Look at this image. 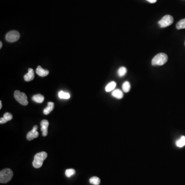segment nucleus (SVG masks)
Here are the masks:
<instances>
[{"label": "nucleus", "instance_id": "1", "mask_svg": "<svg viewBox=\"0 0 185 185\" xmlns=\"http://www.w3.org/2000/svg\"><path fill=\"white\" fill-rule=\"evenodd\" d=\"M47 154L45 152H41L36 154L34 156L32 165L35 168H41L44 160L47 158Z\"/></svg>", "mask_w": 185, "mask_h": 185}, {"label": "nucleus", "instance_id": "2", "mask_svg": "<svg viewBox=\"0 0 185 185\" xmlns=\"http://www.w3.org/2000/svg\"><path fill=\"white\" fill-rule=\"evenodd\" d=\"M14 174L12 170L9 168H6L0 172V183L6 184L12 179Z\"/></svg>", "mask_w": 185, "mask_h": 185}, {"label": "nucleus", "instance_id": "3", "mask_svg": "<svg viewBox=\"0 0 185 185\" xmlns=\"http://www.w3.org/2000/svg\"><path fill=\"white\" fill-rule=\"evenodd\" d=\"M168 59V57L166 54L159 53L154 57L152 60V64L153 66L159 65L161 66L166 63Z\"/></svg>", "mask_w": 185, "mask_h": 185}, {"label": "nucleus", "instance_id": "4", "mask_svg": "<svg viewBox=\"0 0 185 185\" xmlns=\"http://www.w3.org/2000/svg\"><path fill=\"white\" fill-rule=\"evenodd\" d=\"M14 97L19 103L23 105H27L28 104V97L24 92H22L18 90L14 92Z\"/></svg>", "mask_w": 185, "mask_h": 185}, {"label": "nucleus", "instance_id": "5", "mask_svg": "<svg viewBox=\"0 0 185 185\" xmlns=\"http://www.w3.org/2000/svg\"><path fill=\"white\" fill-rule=\"evenodd\" d=\"M174 19L172 16L170 15H166L161 19L158 23L159 27L161 28H166L172 24Z\"/></svg>", "mask_w": 185, "mask_h": 185}, {"label": "nucleus", "instance_id": "6", "mask_svg": "<svg viewBox=\"0 0 185 185\" xmlns=\"http://www.w3.org/2000/svg\"><path fill=\"white\" fill-rule=\"evenodd\" d=\"M20 33L18 31H12L8 32L6 35L5 39L9 42H14L20 38Z\"/></svg>", "mask_w": 185, "mask_h": 185}, {"label": "nucleus", "instance_id": "7", "mask_svg": "<svg viewBox=\"0 0 185 185\" xmlns=\"http://www.w3.org/2000/svg\"><path fill=\"white\" fill-rule=\"evenodd\" d=\"M38 127L37 126H35L33 127V129L31 131H29L27 134L26 138L28 140L31 141L33 140L34 138H37L39 136V133L37 131Z\"/></svg>", "mask_w": 185, "mask_h": 185}, {"label": "nucleus", "instance_id": "8", "mask_svg": "<svg viewBox=\"0 0 185 185\" xmlns=\"http://www.w3.org/2000/svg\"><path fill=\"white\" fill-rule=\"evenodd\" d=\"M41 125V130L42 132L43 136L45 137L48 134V127L49 126V122L48 120H42L40 123Z\"/></svg>", "mask_w": 185, "mask_h": 185}, {"label": "nucleus", "instance_id": "9", "mask_svg": "<svg viewBox=\"0 0 185 185\" xmlns=\"http://www.w3.org/2000/svg\"><path fill=\"white\" fill-rule=\"evenodd\" d=\"M34 78H35V73H34L33 69L29 68L28 69V73L25 75L24 76V79L25 81H26L27 82H29V81L32 80L34 79Z\"/></svg>", "mask_w": 185, "mask_h": 185}, {"label": "nucleus", "instance_id": "10", "mask_svg": "<svg viewBox=\"0 0 185 185\" xmlns=\"http://www.w3.org/2000/svg\"><path fill=\"white\" fill-rule=\"evenodd\" d=\"M12 118H13V117H12V114L10 113H6L4 114L3 117L1 118V119H0V123L1 124H4V123H6V122L11 120Z\"/></svg>", "mask_w": 185, "mask_h": 185}, {"label": "nucleus", "instance_id": "11", "mask_svg": "<svg viewBox=\"0 0 185 185\" xmlns=\"http://www.w3.org/2000/svg\"><path fill=\"white\" fill-rule=\"evenodd\" d=\"M36 71L37 74L42 77L47 76L49 74V71L44 70L43 68L41 67V66H38Z\"/></svg>", "mask_w": 185, "mask_h": 185}, {"label": "nucleus", "instance_id": "12", "mask_svg": "<svg viewBox=\"0 0 185 185\" xmlns=\"http://www.w3.org/2000/svg\"><path fill=\"white\" fill-rule=\"evenodd\" d=\"M54 108V103L53 102H48L47 107L45 109H44L43 110V113L45 115H48L53 110Z\"/></svg>", "mask_w": 185, "mask_h": 185}, {"label": "nucleus", "instance_id": "13", "mask_svg": "<svg viewBox=\"0 0 185 185\" xmlns=\"http://www.w3.org/2000/svg\"><path fill=\"white\" fill-rule=\"evenodd\" d=\"M32 99L37 103H41L44 101V97L41 94H37L32 96Z\"/></svg>", "mask_w": 185, "mask_h": 185}, {"label": "nucleus", "instance_id": "14", "mask_svg": "<svg viewBox=\"0 0 185 185\" xmlns=\"http://www.w3.org/2000/svg\"><path fill=\"white\" fill-rule=\"evenodd\" d=\"M112 95L117 99H122L123 97V93L119 89L114 90L112 93Z\"/></svg>", "mask_w": 185, "mask_h": 185}, {"label": "nucleus", "instance_id": "15", "mask_svg": "<svg viewBox=\"0 0 185 185\" xmlns=\"http://www.w3.org/2000/svg\"><path fill=\"white\" fill-rule=\"evenodd\" d=\"M116 86V82L114 81H112L106 85L105 88V90L106 92H110L114 90V88H115Z\"/></svg>", "mask_w": 185, "mask_h": 185}, {"label": "nucleus", "instance_id": "16", "mask_svg": "<svg viewBox=\"0 0 185 185\" xmlns=\"http://www.w3.org/2000/svg\"><path fill=\"white\" fill-rule=\"evenodd\" d=\"M176 145L179 148H182L185 146V136H183L176 141Z\"/></svg>", "mask_w": 185, "mask_h": 185}, {"label": "nucleus", "instance_id": "17", "mask_svg": "<svg viewBox=\"0 0 185 185\" xmlns=\"http://www.w3.org/2000/svg\"><path fill=\"white\" fill-rule=\"evenodd\" d=\"M127 72V69L124 67H120L117 71L118 75L119 77H123L126 74Z\"/></svg>", "mask_w": 185, "mask_h": 185}, {"label": "nucleus", "instance_id": "18", "mask_svg": "<svg viewBox=\"0 0 185 185\" xmlns=\"http://www.w3.org/2000/svg\"><path fill=\"white\" fill-rule=\"evenodd\" d=\"M90 183L94 185H99L100 183V179L97 176H93L90 179Z\"/></svg>", "mask_w": 185, "mask_h": 185}, {"label": "nucleus", "instance_id": "19", "mask_svg": "<svg viewBox=\"0 0 185 185\" xmlns=\"http://www.w3.org/2000/svg\"><path fill=\"white\" fill-rule=\"evenodd\" d=\"M122 88H123V91L124 92H129L131 89L130 84L128 81L124 82L122 85Z\"/></svg>", "mask_w": 185, "mask_h": 185}, {"label": "nucleus", "instance_id": "20", "mask_svg": "<svg viewBox=\"0 0 185 185\" xmlns=\"http://www.w3.org/2000/svg\"><path fill=\"white\" fill-rule=\"evenodd\" d=\"M58 96L60 98L64 99H68L70 98V94L63 91L60 92L58 94Z\"/></svg>", "mask_w": 185, "mask_h": 185}, {"label": "nucleus", "instance_id": "21", "mask_svg": "<svg viewBox=\"0 0 185 185\" xmlns=\"http://www.w3.org/2000/svg\"><path fill=\"white\" fill-rule=\"evenodd\" d=\"M176 27L178 29H185V18L178 22Z\"/></svg>", "mask_w": 185, "mask_h": 185}, {"label": "nucleus", "instance_id": "22", "mask_svg": "<svg viewBox=\"0 0 185 185\" xmlns=\"http://www.w3.org/2000/svg\"><path fill=\"white\" fill-rule=\"evenodd\" d=\"M75 173H76V171H75V170L74 169H67L65 171V174L67 177L70 178L71 176H73V175H74Z\"/></svg>", "mask_w": 185, "mask_h": 185}, {"label": "nucleus", "instance_id": "23", "mask_svg": "<svg viewBox=\"0 0 185 185\" xmlns=\"http://www.w3.org/2000/svg\"><path fill=\"white\" fill-rule=\"evenodd\" d=\"M148 2L150 3H156L157 0H147Z\"/></svg>", "mask_w": 185, "mask_h": 185}, {"label": "nucleus", "instance_id": "24", "mask_svg": "<svg viewBox=\"0 0 185 185\" xmlns=\"http://www.w3.org/2000/svg\"><path fill=\"white\" fill-rule=\"evenodd\" d=\"M2 108V103L1 101H0V109H1Z\"/></svg>", "mask_w": 185, "mask_h": 185}, {"label": "nucleus", "instance_id": "25", "mask_svg": "<svg viewBox=\"0 0 185 185\" xmlns=\"http://www.w3.org/2000/svg\"><path fill=\"white\" fill-rule=\"evenodd\" d=\"M2 47V42H0V49H1Z\"/></svg>", "mask_w": 185, "mask_h": 185}, {"label": "nucleus", "instance_id": "26", "mask_svg": "<svg viewBox=\"0 0 185 185\" xmlns=\"http://www.w3.org/2000/svg\"></svg>", "mask_w": 185, "mask_h": 185}]
</instances>
